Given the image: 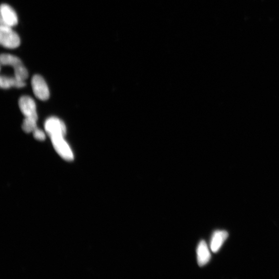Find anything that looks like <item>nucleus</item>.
<instances>
[{
    "label": "nucleus",
    "instance_id": "nucleus-2",
    "mask_svg": "<svg viewBox=\"0 0 279 279\" xmlns=\"http://www.w3.org/2000/svg\"><path fill=\"white\" fill-rule=\"evenodd\" d=\"M50 138L54 149L58 154L67 161H72L74 158L73 151L68 143L64 140V137L55 136Z\"/></svg>",
    "mask_w": 279,
    "mask_h": 279
},
{
    "label": "nucleus",
    "instance_id": "nucleus-3",
    "mask_svg": "<svg viewBox=\"0 0 279 279\" xmlns=\"http://www.w3.org/2000/svg\"><path fill=\"white\" fill-rule=\"evenodd\" d=\"M45 129L50 137L55 136H65L66 128L64 123L56 117H50L45 123Z\"/></svg>",
    "mask_w": 279,
    "mask_h": 279
},
{
    "label": "nucleus",
    "instance_id": "nucleus-7",
    "mask_svg": "<svg viewBox=\"0 0 279 279\" xmlns=\"http://www.w3.org/2000/svg\"><path fill=\"white\" fill-rule=\"evenodd\" d=\"M197 260L200 267L206 265L211 258L207 244L204 241L200 242L197 249Z\"/></svg>",
    "mask_w": 279,
    "mask_h": 279
},
{
    "label": "nucleus",
    "instance_id": "nucleus-9",
    "mask_svg": "<svg viewBox=\"0 0 279 279\" xmlns=\"http://www.w3.org/2000/svg\"><path fill=\"white\" fill-rule=\"evenodd\" d=\"M26 85L24 81H22L14 77H8L6 76H1L0 78V86L4 89H9L11 87L18 88H23Z\"/></svg>",
    "mask_w": 279,
    "mask_h": 279
},
{
    "label": "nucleus",
    "instance_id": "nucleus-10",
    "mask_svg": "<svg viewBox=\"0 0 279 279\" xmlns=\"http://www.w3.org/2000/svg\"><path fill=\"white\" fill-rule=\"evenodd\" d=\"M0 61L1 65L12 66L14 68L22 64L19 58L10 54L1 55L0 56Z\"/></svg>",
    "mask_w": 279,
    "mask_h": 279
},
{
    "label": "nucleus",
    "instance_id": "nucleus-4",
    "mask_svg": "<svg viewBox=\"0 0 279 279\" xmlns=\"http://www.w3.org/2000/svg\"><path fill=\"white\" fill-rule=\"evenodd\" d=\"M31 84L33 91L37 98L41 100H46L49 98V91L47 84L41 75H34L31 80Z\"/></svg>",
    "mask_w": 279,
    "mask_h": 279
},
{
    "label": "nucleus",
    "instance_id": "nucleus-1",
    "mask_svg": "<svg viewBox=\"0 0 279 279\" xmlns=\"http://www.w3.org/2000/svg\"><path fill=\"white\" fill-rule=\"evenodd\" d=\"M0 43L8 49L18 48L20 44V39L12 27L4 24L0 26Z\"/></svg>",
    "mask_w": 279,
    "mask_h": 279
},
{
    "label": "nucleus",
    "instance_id": "nucleus-12",
    "mask_svg": "<svg viewBox=\"0 0 279 279\" xmlns=\"http://www.w3.org/2000/svg\"><path fill=\"white\" fill-rule=\"evenodd\" d=\"M15 77L19 80L25 81L28 78L29 74L23 63L14 67Z\"/></svg>",
    "mask_w": 279,
    "mask_h": 279
},
{
    "label": "nucleus",
    "instance_id": "nucleus-5",
    "mask_svg": "<svg viewBox=\"0 0 279 279\" xmlns=\"http://www.w3.org/2000/svg\"><path fill=\"white\" fill-rule=\"evenodd\" d=\"M20 111L26 117H32L38 119L35 101L29 96L21 97L19 100Z\"/></svg>",
    "mask_w": 279,
    "mask_h": 279
},
{
    "label": "nucleus",
    "instance_id": "nucleus-8",
    "mask_svg": "<svg viewBox=\"0 0 279 279\" xmlns=\"http://www.w3.org/2000/svg\"><path fill=\"white\" fill-rule=\"evenodd\" d=\"M229 236L225 231H217L215 232L211 238L210 248L214 253H217L223 246L225 241Z\"/></svg>",
    "mask_w": 279,
    "mask_h": 279
},
{
    "label": "nucleus",
    "instance_id": "nucleus-13",
    "mask_svg": "<svg viewBox=\"0 0 279 279\" xmlns=\"http://www.w3.org/2000/svg\"><path fill=\"white\" fill-rule=\"evenodd\" d=\"M33 136L35 139L39 141H44L46 139L45 133L41 130L37 128L33 132Z\"/></svg>",
    "mask_w": 279,
    "mask_h": 279
},
{
    "label": "nucleus",
    "instance_id": "nucleus-6",
    "mask_svg": "<svg viewBox=\"0 0 279 279\" xmlns=\"http://www.w3.org/2000/svg\"><path fill=\"white\" fill-rule=\"evenodd\" d=\"M18 15L13 8L8 4H2L1 6V24L13 27L18 24Z\"/></svg>",
    "mask_w": 279,
    "mask_h": 279
},
{
    "label": "nucleus",
    "instance_id": "nucleus-11",
    "mask_svg": "<svg viewBox=\"0 0 279 279\" xmlns=\"http://www.w3.org/2000/svg\"><path fill=\"white\" fill-rule=\"evenodd\" d=\"M37 121L34 118L25 117L22 125V129L23 131L27 133H30L35 131L37 128Z\"/></svg>",
    "mask_w": 279,
    "mask_h": 279
}]
</instances>
